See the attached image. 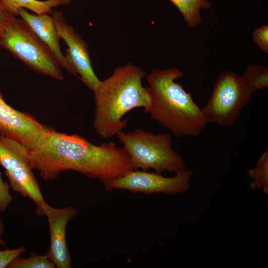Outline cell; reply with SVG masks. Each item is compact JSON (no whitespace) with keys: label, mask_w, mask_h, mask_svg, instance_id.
<instances>
[{"label":"cell","mask_w":268,"mask_h":268,"mask_svg":"<svg viewBox=\"0 0 268 268\" xmlns=\"http://www.w3.org/2000/svg\"><path fill=\"white\" fill-rule=\"evenodd\" d=\"M28 151L32 168L46 181L56 179L64 171L73 170L99 180L110 191L113 181L132 170L124 147L111 142L95 145L79 135L54 130L41 144Z\"/></svg>","instance_id":"1"},{"label":"cell","mask_w":268,"mask_h":268,"mask_svg":"<svg viewBox=\"0 0 268 268\" xmlns=\"http://www.w3.org/2000/svg\"><path fill=\"white\" fill-rule=\"evenodd\" d=\"M146 72L129 63L115 68L93 91L95 105L93 127L102 138L109 139L127 126L124 116L133 109L143 107L148 113L151 104L149 87L142 85Z\"/></svg>","instance_id":"2"},{"label":"cell","mask_w":268,"mask_h":268,"mask_svg":"<svg viewBox=\"0 0 268 268\" xmlns=\"http://www.w3.org/2000/svg\"><path fill=\"white\" fill-rule=\"evenodd\" d=\"M183 75L172 67L154 69L146 76L151 97L148 113L178 137H198L207 123L191 94L176 81Z\"/></svg>","instance_id":"3"},{"label":"cell","mask_w":268,"mask_h":268,"mask_svg":"<svg viewBox=\"0 0 268 268\" xmlns=\"http://www.w3.org/2000/svg\"><path fill=\"white\" fill-rule=\"evenodd\" d=\"M128 153L133 170H154L161 174L164 171L176 172L186 169L180 154L172 148V137L168 134H154L136 129L116 135Z\"/></svg>","instance_id":"4"},{"label":"cell","mask_w":268,"mask_h":268,"mask_svg":"<svg viewBox=\"0 0 268 268\" xmlns=\"http://www.w3.org/2000/svg\"><path fill=\"white\" fill-rule=\"evenodd\" d=\"M254 91L244 78L230 70L218 76L206 104L201 108L207 123L222 127L234 125Z\"/></svg>","instance_id":"5"},{"label":"cell","mask_w":268,"mask_h":268,"mask_svg":"<svg viewBox=\"0 0 268 268\" xmlns=\"http://www.w3.org/2000/svg\"><path fill=\"white\" fill-rule=\"evenodd\" d=\"M1 47L39 73L62 80L64 76L56 57L20 18L15 17L5 31Z\"/></svg>","instance_id":"6"},{"label":"cell","mask_w":268,"mask_h":268,"mask_svg":"<svg viewBox=\"0 0 268 268\" xmlns=\"http://www.w3.org/2000/svg\"><path fill=\"white\" fill-rule=\"evenodd\" d=\"M0 165L4 169L13 191L29 198L36 205L45 201L32 171L26 147L0 134Z\"/></svg>","instance_id":"7"},{"label":"cell","mask_w":268,"mask_h":268,"mask_svg":"<svg viewBox=\"0 0 268 268\" xmlns=\"http://www.w3.org/2000/svg\"><path fill=\"white\" fill-rule=\"evenodd\" d=\"M193 174L192 170L187 169L175 172V175L171 177L146 170H133L113 181L110 191L122 190L147 195L157 193L180 195L190 189Z\"/></svg>","instance_id":"8"},{"label":"cell","mask_w":268,"mask_h":268,"mask_svg":"<svg viewBox=\"0 0 268 268\" xmlns=\"http://www.w3.org/2000/svg\"><path fill=\"white\" fill-rule=\"evenodd\" d=\"M51 14L59 35L67 46L65 55L73 75L78 74L81 80L93 91L101 80L94 72L87 44L74 28L67 23L61 12L55 11Z\"/></svg>","instance_id":"9"},{"label":"cell","mask_w":268,"mask_h":268,"mask_svg":"<svg viewBox=\"0 0 268 268\" xmlns=\"http://www.w3.org/2000/svg\"><path fill=\"white\" fill-rule=\"evenodd\" d=\"M53 130L30 114L12 108L0 98V135L31 149L41 144Z\"/></svg>","instance_id":"10"},{"label":"cell","mask_w":268,"mask_h":268,"mask_svg":"<svg viewBox=\"0 0 268 268\" xmlns=\"http://www.w3.org/2000/svg\"><path fill=\"white\" fill-rule=\"evenodd\" d=\"M37 213L45 215L48 219L50 245L46 254L48 259L58 268H70L71 258L66 241V227L69 221L77 215V209L72 206L56 208L44 201L36 205Z\"/></svg>","instance_id":"11"},{"label":"cell","mask_w":268,"mask_h":268,"mask_svg":"<svg viewBox=\"0 0 268 268\" xmlns=\"http://www.w3.org/2000/svg\"><path fill=\"white\" fill-rule=\"evenodd\" d=\"M18 16L52 52L61 67L73 75L70 66L62 52L60 44L61 38L51 14H32L25 9L20 8Z\"/></svg>","instance_id":"12"},{"label":"cell","mask_w":268,"mask_h":268,"mask_svg":"<svg viewBox=\"0 0 268 268\" xmlns=\"http://www.w3.org/2000/svg\"><path fill=\"white\" fill-rule=\"evenodd\" d=\"M4 7L12 14L18 15L20 8L28 9L36 14L52 12L53 7L65 5L62 0H1Z\"/></svg>","instance_id":"13"},{"label":"cell","mask_w":268,"mask_h":268,"mask_svg":"<svg viewBox=\"0 0 268 268\" xmlns=\"http://www.w3.org/2000/svg\"><path fill=\"white\" fill-rule=\"evenodd\" d=\"M180 11L190 27H195L202 21L201 9L206 10L211 4L207 0H169Z\"/></svg>","instance_id":"14"},{"label":"cell","mask_w":268,"mask_h":268,"mask_svg":"<svg viewBox=\"0 0 268 268\" xmlns=\"http://www.w3.org/2000/svg\"><path fill=\"white\" fill-rule=\"evenodd\" d=\"M249 176L253 179L250 186L252 189L263 188L268 194V150L261 155L256 166L248 171Z\"/></svg>","instance_id":"15"},{"label":"cell","mask_w":268,"mask_h":268,"mask_svg":"<svg viewBox=\"0 0 268 268\" xmlns=\"http://www.w3.org/2000/svg\"><path fill=\"white\" fill-rule=\"evenodd\" d=\"M243 76L254 91L268 86V67L249 64L246 67Z\"/></svg>","instance_id":"16"},{"label":"cell","mask_w":268,"mask_h":268,"mask_svg":"<svg viewBox=\"0 0 268 268\" xmlns=\"http://www.w3.org/2000/svg\"><path fill=\"white\" fill-rule=\"evenodd\" d=\"M55 265L47 258L46 254L40 255L32 252L27 258L18 257L7 268H55Z\"/></svg>","instance_id":"17"},{"label":"cell","mask_w":268,"mask_h":268,"mask_svg":"<svg viewBox=\"0 0 268 268\" xmlns=\"http://www.w3.org/2000/svg\"><path fill=\"white\" fill-rule=\"evenodd\" d=\"M26 251V249L23 246L14 249L0 250V268H7L15 259Z\"/></svg>","instance_id":"18"},{"label":"cell","mask_w":268,"mask_h":268,"mask_svg":"<svg viewBox=\"0 0 268 268\" xmlns=\"http://www.w3.org/2000/svg\"><path fill=\"white\" fill-rule=\"evenodd\" d=\"M253 39L259 48L268 53V26L263 25L255 29L253 32Z\"/></svg>","instance_id":"19"},{"label":"cell","mask_w":268,"mask_h":268,"mask_svg":"<svg viewBox=\"0 0 268 268\" xmlns=\"http://www.w3.org/2000/svg\"><path fill=\"white\" fill-rule=\"evenodd\" d=\"M10 185L4 182L0 172V212H3L12 201V197L9 193Z\"/></svg>","instance_id":"20"},{"label":"cell","mask_w":268,"mask_h":268,"mask_svg":"<svg viewBox=\"0 0 268 268\" xmlns=\"http://www.w3.org/2000/svg\"><path fill=\"white\" fill-rule=\"evenodd\" d=\"M15 17H16L4 7L0 0V47L2 37Z\"/></svg>","instance_id":"21"},{"label":"cell","mask_w":268,"mask_h":268,"mask_svg":"<svg viewBox=\"0 0 268 268\" xmlns=\"http://www.w3.org/2000/svg\"><path fill=\"white\" fill-rule=\"evenodd\" d=\"M4 225L1 219L0 218V246L5 247L6 246V243L3 240L2 238V236L4 232Z\"/></svg>","instance_id":"22"},{"label":"cell","mask_w":268,"mask_h":268,"mask_svg":"<svg viewBox=\"0 0 268 268\" xmlns=\"http://www.w3.org/2000/svg\"><path fill=\"white\" fill-rule=\"evenodd\" d=\"M64 1L65 5L67 4L70 1V0H62Z\"/></svg>","instance_id":"23"},{"label":"cell","mask_w":268,"mask_h":268,"mask_svg":"<svg viewBox=\"0 0 268 268\" xmlns=\"http://www.w3.org/2000/svg\"><path fill=\"white\" fill-rule=\"evenodd\" d=\"M0 98H2V95L0 90Z\"/></svg>","instance_id":"24"}]
</instances>
